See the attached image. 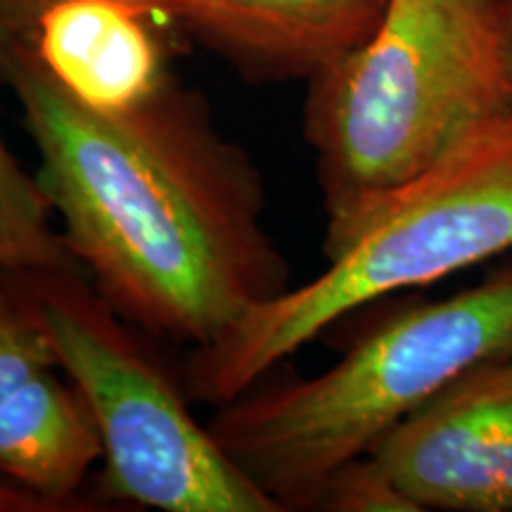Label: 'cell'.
Instances as JSON below:
<instances>
[{"mask_svg":"<svg viewBox=\"0 0 512 512\" xmlns=\"http://www.w3.org/2000/svg\"><path fill=\"white\" fill-rule=\"evenodd\" d=\"M512 354V264L475 287L413 304L309 380L261 384L221 403L209 432L280 510L316 505L339 467L441 389Z\"/></svg>","mask_w":512,"mask_h":512,"instance_id":"cell-3","label":"cell"},{"mask_svg":"<svg viewBox=\"0 0 512 512\" xmlns=\"http://www.w3.org/2000/svg\"><path fill=\"white\" fill-rule=\"evenodd\" d=\"M508 252L512 112L377 202L325 249L323 273L256 306L228 335L195 349L190 392L221 406L361 306Z\"/></svg>","mask_w":512,"mask_h":512,"instance_id":"cell-4","label":"cell"},{"mask_svg":"<svg viewBox=\"0 0 512 512\" xmlns=\"http://www.w3.org/2000/svg\"><path fill=\"white\" fill-rule=\"evenodd\" d=\"M60 0H0V34L5 38H27L36 19ZM155 15V0H126Z\"/></svg>","mask_w":512,"mask_h":512,"instance_id":"cell-12","label":"cell"},{"mask_svg":"<svg viewBox=\"0 0 512 512\" xmlns=\"http://www.w3.org/2000/svg\"><path fill=\"white\" fill-rule=\"evenodd\" d=\"M152 12L126 0H60L24 41L48 74L83 105L124 112L171 79Z\"/></svg>","mask_w":512,"mask_h":512,"instance_id":"cell-9","label":"cell"},{"mask_svg":"<svg viewBox=\"0 0 512 512\" xmlns=\"http://www.w3.org/2000/svg\"><path fill=\"white\" fill-rule=\"evenodd\" d=\"M0 83H5V36L0 34ZM38 268H81L53 226V209L0 133V275Z\"/></svg>","mask_w":512,"mask_h":512,"instance_id":"cell-10","label":"cell"},{"mask_svg":"<svg viewBox=\"0 0 512 512\" xmlns=\"http://www.w3.org/2000/svg\"><path fill=\"white\" fill-rule=\"evenodd\" d=\"M102 458L79 389L22 297L0 275V477L50 512L76 505Z\"/></svg>","mask_w":512,"mask_h":512,"instance_id":"cell-7","label":"cell"},{"mask_svg":"<svg viewBox=\"0 0 512 512\" xmlns=\"http://www.w3.org/2000/svg\"><path fill=\"white\" fill-rule=\"evenodd\" d=\"M389 0H155V15L256 79H311L373 34Z\"/></svg>","mask_w":512,"mask_h":512,"instance_id":"cell-8","label":"cell"},{"mask_svg":"<svg viewBox=\"0 0 512 512\" xmlns=\"http://www.w3.org/2000/svg\"><path fill=\"white\" fill-rule=\"evenodd\" d=\"M366 456L418 512H512V354L467 370Z\"/></svg>","mask_w":512,"mask_h":512,"instance_id":"cell-6","label":"cell"},{"mask_svg":"<svg viewBox=\"0 0 512 512\" xmlns=\"http://www.w3.org/2000/svg\"><path fill=\"white\" fill-rule=\"evenodd\" d=\"M503 8H505V15H508V24L512 31V0H503Z\"/></svg>","mask_w":512,"mask_h":512,"instance_id":"cell-13","label":"cell"},{"mask_svg":"<svg viewBox=\"0 0 512 512\" xmlns=\"http://www.w3.org/2000/svg\"><path fill=\"white\" fill-rule=\"evenodd\" d=\"M5 83L64 245L124 320L202 349L290 290L259 169L200 95L169 79L131 110H93L24 38H5Z\"/></svg>","mask_w":512,"mask_h":512,"instance_id":"cell-1","label":"cell"},{"mask_svg":"<svg viewBox=\"0 0 512 512\" xmlns=\"http://www.w3.org/2000/svg\"><path fill=\"white\" fill-rule=\"evenodd\" d=\"M3 275L91 413L105 496L164 512H283L195 420L171 377L81 268Z\"/></svg>","mask_w":512,"mask_h":512,"instance_id":"cell-5","label":"cell"},{"mask_svg":"<svg viewBox=\"0 0 512 512\" xmlns=\"http://www.w3.org/2000/svg\"><path fill=\"white\" fill-rule=\"evenodd\" d=\"M510 112L503 0H389L361 46L309 79L304 136L328 214L325 249Z\"/></svg>","mask_w":512,"mask_h":512,"instance_id":"cell-2","label":"cell"},{"mask_svg":"<svg viewBox=\"0 0 512 512\" xmlns=\"http://www.w3.org/2000/svg\"><path fill=\"white\" fill-rule=\"evenodd\" d=\"M313 508L330 512H418L368 456L339 467L320 489Z\"/></svg>","mask_w":512,"mask_h":512,"instance_id":"cell-11","label":"cell"}]
</instances>
